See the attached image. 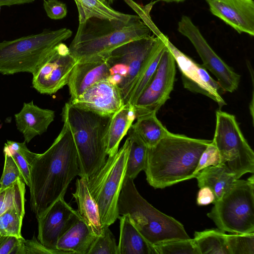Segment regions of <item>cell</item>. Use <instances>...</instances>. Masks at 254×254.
Returning <instances> with one entry per match:
<instances>
[{
  "instance_id": "4316f807",
  "label": "cell",
  "mask_w": 254,
  "mask_h": 254,
  "mask_svg": "<svg viewBox=\"0 0 254 254\" xmlns=\"http://www.w3.org/2000/svg\"><path fill=\"white\" fill-rule=\"evenodd\" d=\"M226 235L219 229L195 232L193 239L199 254H230Z\"/></svg>"
},
{
  "instance_id": "d4e9b609",
  "label": "cell",
  "mask_w": 254,
  "mask_h": 254,
  "mask_svg": "<svg viewBox=\"0 0 254 254\" xmlns=\"http://www.w3.org/2000/svg\"><path fill=\"white\" fill-rule=\"evenodd\" d=\"M74 0L78 11L79 23H82L91 17L127 23L137 16L115 10L105 0Z\"/></svg>"
},
{
  "instance_id": "8992f818",
  "label": "cell",
  "mask_w": 254,
  "mask_h": 254,
  "mask_svg": "<svg viewBox=\"0 0 254 254\" xmlns=\"http://www.w3.org/2000/svg\"><path fill=\"white\" fill-rule=\"evenodd\" d=\"M71 35L70 29L63 28L0 42V73L32 74L55 47Z\"/></svg>"
},
{
  "instance_id": "f546056e",
  "label": "cell",
  "mask_w": 254,
  "mask_h": 254,
  "mask_svg": "<svg viewBox=\"0 0 254 254\" xmlns=\"http://www.w3.org/2000/svg\"><path fill=\"white\" fill-rule=\"evenodd\" d=\"M26 143L7 140L4 144L3 151L12 156L22 173L25 185L29 187L30 163L34 153L27 148Z\"/></svg>"
},
{
  "instance_id": "3957f363",
  "label": "cell",
  "mask_w": 254,
  "mask_h": 254,
  "mask_svg": "<svg viewBox=\"0 0 254 254\" xmlns=\"http://www.w3.org/2000/svg\"><path fill=\"white\" fill-rule=\"evenodd\" d=\"M137 16L127 23L91 17L79 23L69 47L78 61L107 58L116 48L150 35L151 29Z\"/></svg>"
},
{
  "instance_id": "ba28073f",
  "label": "cell",
  "mask_w": 254,
  "mask_h": 254,
  "mask_svg": "<svg viewBox=\"0 0 254 254\" xmlns=\"http://www.w3.org/2000/svg\"><path fill=\"white\" fill-rule=\"evenodd\" d=\"M129 143L124 145L104 165L88 178L91 195L97 204L102 226H110L119 216L118 202L126 174Z\"/></svg>"
},
{
  "instance_id": "d6986e66",
  "label": "cell",
  "mask_w": 254,
  "mask_h": 254,
  "mask_svg": "<svg viewBox=\"0 0 254 254\" xmlns=\"http://www.w3.org/2000/svg\"><path fill=\"white\" fill-rule=\"evenodd\" d=\"M55 117L53 110L41 108L33 101L24 103L20 112L14 115L17 129L26 143L46 132Z\"/></svg>"
},
{
  "instance_id": "f35d334b",
  "label": "cell",
  "mask_w": 254,
  "mask_h": 254,
  "mask_svg": "<svg viewBox=\"0 0 254 254\" xmlns=\"http://www.w3.org/2000/svg\"><path fill=\"white\" fill-rule=\"evenodd\" d=\"M23 239L0 234V254H22Z\"/></svg>"
},
{
  "instance_id": "5bb4252c",
  "label": "cell",
  "mask_w": 254,
  "mask_h": 254,
  "mask_svg": "<svg viewBox=\"0 0 254 254\" xmlns=\"http://www.w3.org/2000/svg\"><path fill=\"white\" fill-rule=\"evenodd\" d=\"M166 43L181 72L184 87L191 92L211 98L218 104L220 109L226 105L220 94L221 89L219 83L211 77L204 66L180 51L168 37Z\"/></svg>"
},
{
  "instance_id": "d6a6232c",
  "label": "cell",
  "mask_w": 254,
  "mask_h": 254,
  "mask_svg": "<svg viewBox=\"0 0 254 254\" xmlns=\"http://www.w3.org/2000/svg\"><path fill=\"white\" fill-rule=\"evenodd\" d=\"M230 254H254V233L226 235Z\"/></svg>"
},
{
  "instance_id": "ac0fdd59",
  "label": "cell",
  "mask_w": 254,
  "mask_h": 254,
  "mask_svg": "<svg viewBox=\"0 0 254 254\" xmlns=\"http://www.w3.org/2000/svg\"><path fill=\"white\" fill-rule=\"evenodd\" d=\"M110 75V66L107 58L96 57L78 61L73 68L67 83L72 100L95 83L107 79Z\"/></svg>"
},
{
  "instance_id": "7402d4cb",
  "label": "cell",
  "mask_w": 254,
  "mask_h": 254,
  "mask_svg": "<svg viewBox=\"0 0 254 254\" xmlns=\"http://www.w3.org/2000/svg\"><path fill=\"white\" fill-rule=\"evenodd\" d=\"M78 206V212L81 218L85 221L97 236L102 233L101 224L98 206L90 193L88 186V179L80 177L75 183V191L72 193Z\"/></svg>"
},
{
  "instance_id": "7bdbcfd3",
  "label": "cell",
  "mask_w": 254,
  "mask_h": 254,
  "mask_svg": "<svg viewBox=\"0 0 254 254\" xmlns=\"http://www.w3.org/2000/svg\"><path fill=\"white\" fill-rule=\"evenodd\" d=\"M162 1H164L167 2H180L185 1V0H160Z\"/></svg>"
},
{
  "instance_id": "1f68e13d",
  "label": "cell",
  "mask_w": 254,
  "mask_h": 254,
  "mask_svg": "<svg viewBox=\"0 0 254 254\" xmlns=\"http://www.w3.org/2000/svg\"><path fill=\"white\" fill-rule=\"evenodd\" d=\"M157 254H199L193 239H173L153 245Z\"/></svg>"
},
{
  "instance_id": "ab89813d",
  "label": "cell",
  "mask_w": 254,
  "mask_h": 254,
  "mask_svg": "<svg viewBox=\"0 0 254 254\" xmlns=\"http://www.w3.org/2000/svg\"><path fill=\"white\" fill-rule=\"evenodd\" d=\"M44 8L47 16L52 19H61L67 12L66 4L59 0H45Z\"/></svg>"
},
{
  "instance_id": "e575fe53",
  "label": "cell",
  "mask_w": 254,
  "mask_h": 254,
  "mask_svg": "<svg viewBox=\"0 0 254 254\" xmlns=\"http://www.w3.org/2000/svg\"><path fill=\"white\" fill-rule=\"evenodd\" d=\"M164 48L161 50L156 55L149 65L139 78L130 94L127 103L133 106L150 81L156 71Z\"/></svg>"
},
{
  "instance_id": "30bf717a",
  "label": "cell",
  "mask_w": 254,
  "mask_h": 254,
  "mask_svg": "<svg viewBox=\"0 0 254 254\" xmlns=\"http://www.w3.org/2000/svg\"><path fill=\"white\" fill-rule=\"evenodd\" d=\"M213 143L220 159V164L237 179L254 172V152L244 137L235 117L218 110Z\"/></svg>"
},
{
  "instance_id": "8fae6325",
  "label": "cell",
  "mask_w": 254,
  "mask_h": 254,
  "mask_svg": "<svg viewBox=\"0 0 254 254\" xmlns=\"http://www.w3.org/2000/svg\"><path fill=\"white\" fill-rule=\"evenodd\" d=\"M178 30L192 43L202 61V65L215 75L221 90L230 93L236 90L241 76L216 54L189 16H182Z\"/></svg>"
},
{
  "instance_id": "603a6c76",
  "label": "cell",
  "mask_w": 254,
  "mask_h": 254,
  "mask_svg": "<svg viewBox=\"0 0 254 254\" xmlns=\"http://www.w3.org/2000/svg\"><path fill=\"white\" fill-rule=\"evenodd\" d=\"M136 119L134 106L125 104L111 117L106 137V151L108 156L118 150L121 141L128 132Z\"/></svg>"
},
{
  "instance_id": "4fadbf2b",
  "label": "cell",
  "mask_w": 254,
  "mask_h": 254,
  "mask_svg": "<svg viewBox=\"0 0 254 254\" xmlns=\"http://www.w3.org/2000/svg\"><path fill=\"white\" fill-rule=\"evenodd\" d=\"M77 62L69 48L62 42L58 44L32 74L33 87L42 94L56 93L67 84Z\"/></svg>"
},
{
  "instance_id": "f6af8a7d",
  "label": "cell",
  "mask_w": 254,
  "mask_h": 254,
  "mask_svg": "<svg viewBox=\"0 0 254 254\" xmlns=\"http://www.w3.org/2000/svg\"></svg>"
},
{
  "instance_id": "7a4b0ae2",
  "label": "cell",
  "mask_w": 254,
  "mask_h": 254,
  "mask_svg": "<svg viewBox=\"0 0 254 254\" xmlns=\"http://www.w3.org/2000/svg\"><path fill=\"white\" fill-rule=\"evenodd\" d=\"M211 141L170 132L148 147L144 170L148 183L162 189L194 178L200 157Z\"/></svg>"
},
{
  "instance_id": "ee69618b",
  "label": "cell",
  "mask_w": 254,
  "mask_h": 254,
  "mask_svg": "<svg viewBox=\"0 0 254 254\" xmlns=\"http://www.w3.org/2000/svg\"><path fill=\"white\" fill-rule=\"evenodd\" d=\"M105 1L109 5L112 4L115 0H105Z\"/></svg>"
},
{
  "instance_id": "b9f144b4",
  "label": "cell",
  "mask_w": 254,
  "mask_h": 254,
  "mask_svg": "<svg viewBox=\"0 0 254 254\" xmlns=\"http://www.w3.org/2000/svg\"><path fill=\"white\" fill-rule=\"evenodd\" d=\"M35 0H0V6L28 3Z\"/></svg>"
},
{
  "instance_id": "e0dca14e",
  "label": "cell",
  "mask_w": 254,
  "mask_h": 254,
  "mask_svg": "<svg viewBox=\"0 0 254 254\" xmlns=\"http://www.w3.org/2000/svg\"><path fill=\"white\" fill-rule=\"evenodd\" d=\"M211 12L238 33L254 36L253 0H205Z\"/></svg>"
},
{
  "instance_id": "9c48e42d",
  "label": "cell",
  "mask_w": 254,
  "mask_h": 254,
  "mask_svg": "<svg viewBox=\"0 0 254 254\" xmlns=\"http://www.w3.org/2000/svg\"><path fill=\"white\" fill-rule=\"evenodd\" d=\"M207 214L217 228L235 234L254 233V177L237 179Z\"/></svg>"
},
{
  "instance_id": "7c38bea8",
  "label": "cell",
  "mask_w": 254,
  "mask_h": 254,
  "mask_svg": "<svg viewBox=\"0 0 254 254\" xmlns=\"http://www.w3.org/2000/svg\"><path fill=\"white\" fill-rule=\"evenodd\" d=\"M176 71L175 59L166 46L153 76L133 105L136 118L150 113H157L170 99Z\"/></svg>"
},
{
  "instance_id": "6da1fadb",
  "label": "cell",
  "mask_w": 254,
  "mask_h": 254,
  "mask_svg": "<svg viewBox=\"0 0 254 254\" xmlns=\"http://www.w3.org/2000/svg\"><path fill=\"white\" fill-rule=\"evenodd\" d=\"M64 126L51 146L44 153H34L30 166L31 210L36 218L45 214L64 197L71 181L79 175L77 152L70 129Z\"/></svg>"
},
{
  "instance_id": "52a82bcc",
  "label": "cell",
  "mask_w": 254,
  "mask_h": 254,
  "mask_svg": "<svg viewBox=\"0 0 254 254\" xmlns=\"http://www.w3.org/2000/svg\"><path fill=\"white\" fill-rule=\"evenodd\" d=\"M167 37L162 33L148 36L124 44L114 49L107 58L110 75L121 77L120 88L125 104L136 82L156 55L166 46Z\"/></svg>"
},
{
  "instance_id": "74e56055",
  "label": "cell",
  "mask_w": 254,
  "mask_h": 254,
  "mask_svg": "<svg viewBox=\"0 0 254 254\" xmlns=\"http://www.w3.org/2000/svg\"><path fill=\"white\" fill-rule=\"evenodd\" d=\"M66 254L58 250L49 249L44 246L35 236L31 240L23 239L22 242V254Z\"/></svg>"
},
{
  "instance_id": "44dd1931",
  "label": "cell",
  "mask_w": 254,
  "mask_h": 254,
  "mask_svg": "<svg viewBox=\"0 0 254 254\" xmlns=\"http://www.w3.org/2000/svg\"><path fill=\"white\" fill-rule=\"evenodd\" d=\"M120 238L117 254H157L127 215L119 216Z\"/></svg>"
},
{
  "instance_id": "836d02e7",
  "label": "cell",
  "mask_w": 254,
  "mask_h": 254,
  "mask_svg": "<svg viewBox=\"0 0 254 254\" xmlns=\"http://www.w3.org/2000/svg\"><path fill=\"white\" fill-rule=\"evenodd\" d=\"M101 234L97 236L88 254H117L118 245L109 226H102Z\"/></svg>"
},
{
  "instance_id": "5b68a950",
  "label": "cell",
  "mask_w": 254,
  "mask_h": 254,
  "mask_svg": "<svg viewBox=\"0 0 254 254\" xmlns=\"http://www.w3.org/2000/svg\"><path fill=\"white\" fill-rule=\"evenodd\" d=\"M118 207L119 215H128L141 235L152 245L170 240L190 238L181 223L150 204L139 193L133 180L127 176Z\"/></svg>"
},
{
  "instance_id": "2e32d148",
  "label": "cell",
  "mask_w": 254,
  "mask_h": 254,
  "mask_svg": "<svg viewBox=\"0 0 254 254\" xmlns=\"http://www.w3.org/2000/svg\"><path fill=\"white\" fill-rule=\"evenodd\" d=\"M68 102L79 108L111 117L125 104L119 86L108 79L95 83Z\"/></svg>"
},
{
  "instance_id": "ffe728a7",
  "label": "cell",
  "mask_w": 254,
  "mask_h": 254,
  "mask_svg": "<svg viewBox=\"0 0 254 254\" xmlns=\"http://www.w3.org/2000/svg\"><path fill=\"white\" fill-rule=\"evenodd\" d=\"M96 237L80 217L60 237L56 249L66 254H88Z\"/></svg>"
},
{
  "instance_id": "9a60e30c",
  "label": "cell",
  "mask_w": 254,
  "mask_h": 254,
  "mask_svg": "<svg viewBox=\"0 0 254 254\" xmlns=\"http://www.w3.org/2000/svg\"><path fill=\"white\" fill-rule=\"evenodd\" d=\"M80 216L61 197L41 217L36 218L38 224V240L49 249L57 250L60 237Z\"/></svg>"
},
{
  "instance_id": "83f0119b",
  "label": "cell",
  "mask_w": 254,
  "mask_h": 254,
  "mask_svg": "<svg viewBox=\"0 0 254 254\" xmlns=\"http://www.w3.org/2000/svg\"><path fill=\"white\" fill-rule=\"evenodd\" d=\"M128 132L129 149L126 176L134 180L145 169L148 147L131 127Z\"/></svg>"
},
{
  "instance_id": "cb8c5ba5",
  "label": "cell",
  "mask_w": 254,
  "mask_h": 254,
  "mask_svg": "<svg viewBox=\"0 0 254 254\" xmlns=\"http://www.w3.org/2000/svg\"><path fill=\"white\" fill-rule=\"evenodd\" d=\"M195 178L199 188L207 187L213 191L215 197V202L221 198L237 180L233 174L220 164L203 169Z\"/></svg>"
},
{
  "instance_id": "277c9868",
  "label": "cell",
  "mask_w": 254,
  "mask_h": 254,
  "mask_svg": "<svg viewBox=\"0 0 254 254\" xmlns=\"http://www.w3.org/2000/svg\"><path fill=\"white\" fill-rule=\"evenodd\" d=\"M76 146L80 177L89 178L105 163L107 133L111 119L66 103L62 113Z\"/></svg>"
},
{
  "instance_id": "4dcf8cb0",
  "label": "cell",
  "mask_w": 254,
  "mask_h": 254,
  "mask_svg": "<svg viewBox=\"0 0 254 254\" xmlns=\"http://www.w3.org/2000/svg\"><path fill=\"white\" fill-rule=\"evenodd\" d=\"M25 213L10 208L0 215V234L23 238L21 230Z\"/></svg>"
},
{
  "instance_id": "f1b7e54d",
  "label": "cell",
  "mask_w": 254,
  "mask_h": 254,
  "mask_svg": "<svg viewBox=\"0 0 254 254\" xmlns=\"http://www.w3.org/2000/svg\"><path fill=\"white\" fill-rule=\"evenodd\" d=\"M25 184L18 179L12 185L0 187V215L10 208L25 213Z\"/></svg>"
},
{
  "instance_id": "484cf974",
  "label": "cell",
  "mask_w": 254,
  "mask_h": 254,
  "mask_svg": "<svg viewBox=\"0 0 254 254\" xmlns=\"http://www.w3.org/2000/svg\"><path fill=\"white\" fill-rule=\"evenodd\" d=\"M136 119L131 127L148 147L155 146L170 133L157 119L156 113L142 115Z\"/></svg>"
},
{
  "instance_id": "8d00e7d4",
  "label": "cell",
  "mask_w": 254,
  "mask_h": 254,
  "mask_svg": "<svg viewBox=\"0 0 254 254\" xmlns=\"http://www.w3.org/2000/svg\"><path fill=\"white\" fill-rule=\"evenodd\" d=\"M220 159L218 151L212 141L201 154L194 174V178L203 169L211 166L220 164Z\"/></svg>"
},
{
  "instance_id": "d590c367",
  "label": "cell",
  "mask_w": 254,
  "mask_h": 254,
  "mask_svg": "<svg viewBox=\"0 0 254 254\" xmlns=\"http://www.w3.org/2000/svg\"><path fill=\"white\" fill-rule=\"evenodd\" d=\"M3 153L4 164L0 180V187L5 188L11 186L18 179L24 182L22 173L12 156L5 151H3Z\"/></svg>"
},
{
  "instance_id": "60d3db41",
  "label": "cell",
  "mask_w": 254,
  "mask_h": 254,
  "mask_svg": "<svg viewBox=\"0 0 254 254\" xmlns=\"http://www.w3.org/2000/svg\"><path fill=\"white\" fill-rule=\"evenodd\" d=\"M215 201V195L213 191L207 187L200 188L197 195L196 203L198 205H206L214 204Z\"/></svg>"
}]
</instances>
